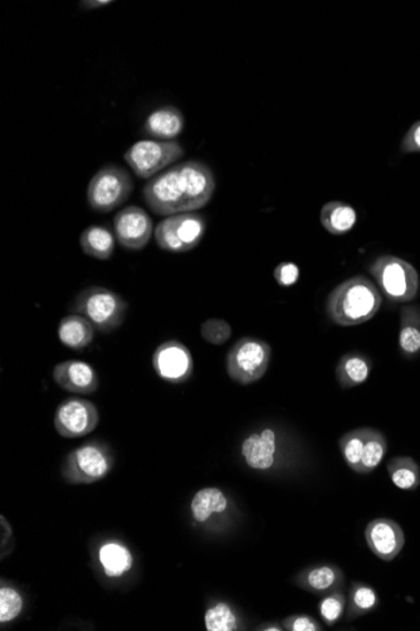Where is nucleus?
<instances>
[{
	"label": "nucleus",
	"mask_w": 420,
	"mask_h": 631,
	"mask_svg": "<svg viewBox=\"0 0 420 631\" xmlns=\"http://www.w3.org/2000/svg\"><path fill=\"white\" fill-rule=\"evenodd\" d=\"M256 630H259V631H283V630H285V627H282V624H279V623H264V624L259 625V627H256Z\"/></svg>",
	"instance_id": "4c0bfd02"
},
{
	"label": "nucleus",
	"mask_w": 420,
	"mask_h": 631,
	"mask_svg": "<svg viewBox=\"0 0 420 631\" xmlns=\"http://www.w3.org/2000/svg\"><path fill=\"white\" fill-rule=\"evenodd\" d=\"M401 148L405 154L420 153V120L416 121L405 133Z\"/></svg>",
	"instance_id": "f704fd0d"
},
{
	"label": "nucleus",
	"mask_w": 420,
	"mask_h": 631,
	"mask_svg": "<svg viewBox=\"0 0 420 631\" xmlns=\"http://www.w3.org/2000/svg\"><path fill=\"white\" fill-rule=\"evenodd\" d=\"M379 605V595L372 586L364 582H354L348 590L347 619L354 620L360 616L370 614Z\"/></svg>",
	"instance_id": "393cba45"
},
{
	"label": "nucleus",
	"mask_w": 420,
	"mask_h": 631,
	"mask_svg": "<svg viewBox=\"0 0 420 631\" xmlns=\"http://www.w3.org/2000/svg\"><path fill=\"white\" fill-rule=\"evenodd\" d=\"M271 345L262 339L246 336L226 354V373L240 385H251L266 374L271 363Z\"/></svg>",
	"instance_id": "423d86ee"
},
{
	"label": "nucleus",
	"mask_w": 420,
	"mask_h": 631,
	"mask_svg": "<svg viewBox=\"0 0 420 631\" xmlns=\"http://www.w3.org/2000/svg\"><path fill=\"white\" fill-rule=\"evenodd\" d=\"M98 561L107 577H121L129 573L134 565L131 550L120 542H107L98 550Z\"/></svg>",
	"instance_id": "5701e85b"
},
{
	"label": "nucleus",
	"mask_w": 420,
	"mask_h": 631,
	"mask_svg": "<svg viewBox=\"0 0 420 631\" xmlns=\"http://www.w3.org/2000/svg\"><path fill=\"white\" fill-rule=\"evenodd\" d=\"M242 457L247 466L253 470L266 472L275 466L277 436L272 428H264L261 433L247 436L242 442Z\"/></svg>",
	"instance_id": "dca6fc26"
},
{
	"label": "nucleus",
	"mask_w": 420,
	"mask_h": 631,
	"mask_svg": "<svg viewBox=\"0 0 420 631\" xmlns=\"http://www.w3.org/2000/svg\"><path fill=\"white\" fill-rule=\"evenodd\" d=\"M113 230L124 249L139 251L148 245L153 236V219L139 205H127L116 214Z\"/></svg>",
	"instance_id": "9b49d317"
},
{
	"label": "nucleus",
	"mask_w": 420,
	"mask_h": 631,
	"mask_svg": "<svg viewBox=\"0 0 420 631\" xmlns=\"http://www.w3.org/2000/svg\"><path fill=\"white\" fill-rule=\"evenodd\" d=\"M383 296L365 276H354L338 285L326 300V314L336 326L357 327L380 312Z\"/></svg>",
	"instance_id": "f03ea898"
},
{
	"label": "nucleus",
	"mask_w": 420,
	"mask_h": 631,
	"mask_svg": "<svg viewBox=\"0 0 420 631\" xmlns=\"http://www.w3.org/2000/svg\"><path fill=\"white\" fill-rule=\"evenodd\" d=\"M320 222L333 236H344L355 227L357 213L353 205L345 202H327L321 208Z\"/></svg>",
	"instance_id": "6ab92c4d"
},
{
	"label": "nucleus",
	"mask_w": 420,
	"mask_h": 631,
	"mask_svg": "<svg viewBox=\"0 0 420 631\" xmlns=\"http://www.w3.org/2000/svg\"><path fill=\"white\" fill-rule=\"evenodd\" d=\"M113 466V455L106 443L92 442L70 452L62 464V475L71 484L103 481Z\"/></svg>",
	"instance_id": "39448f33"
},
{
	"label": "nucleus",
	"mask_w": 420,
	"mask_h": 631,
	"mask_svg": "<svg viewBox=\"0 0 420 631\" xmlns=\"http://www.w3.org/2000/svg\"><path fill=\"white\" fill-rule=\"evenodd\" d=\"M294 582L302 590L325 596L332 592L341 590L345 585V576L338 566L314 565L297 573Z\"/></svg>",
	"instance_id": "2eb2a0df"
},
{
	"label": "nucleus",
	"mask_w": 420,
	"mask_h": 631,
	"mask_svg": "<svg viewBox=\"0 0 420 631\" xmlns=\"http://www.w3.org/2000/svg\"><path fill=\"white\" fill-rule=\"evenodd\" d=\"M365 541L381 561L392 562L401 555L405 544L403 528L390 518H377L365 528Z\"/></svg>",
	"instance_id": "ddd939ff"
},
{
	"label": "nucleus",
	"mask_w": 420,
	"mask_h": 631,
	"mask_svg": "<svg viewBox=\"0 0 420 631\" xmlns=\"http://www.w3.org/2000/svg\"><path fill=\"white\" fill-rule=\"evenodd\" d=\"M287 631H323V625L309 615H291L282 620Z\"/></svg>",
	"instance_id": "473e14b6"
},
{
	"label": "nucleus",
	"mask_w": 420,
	"mask_h": 631,
	"mask_svg": "<svg viewBox=\"0 0 420 631\" xmlns=\"http://www.w3.org/2000/svg\"><path fill=\"white\" fill-rule=\"evenodd\" d=\"M388 474L393 484L401 490L413 492L420 485V466L410 457H395L389 461Z\"/></svg>",
	"instance_id": "a878e982"
},
{
	"label": "nucleus",
	"mask_w": 420,
	"mask_h": 631,
	"mask_svg": "<svg viewBox=\"0 0 420 631\" xmlns=\"http://www.w3.org/2000/svg\"><path fill=\"white\" fill-rule=\"evenodd\" d=\"M300 273L299 266L294 263H281L277 265L273 271L277 284L282 288H290L296 284L299 281Z\"/></svg>",
	"instance_id": "72a5a7b5"
},
{
	"label": "nucleus",
	"mask_w": 420,
	"mask_h": 631,
	"mask_svg": "<svg viewBox=\"0 0 420 631\" xmlns=\"http://www.w3.org/2000/svg\"><path fill=\"white\" fill-rule=\"evenodd\" d=\"M388 452V442L386 435L377 428L366 427L364 450H363L362 464L359 474H370Z\"/></svg>",
	"instance_id": "bb28decb"
},
{
	"label": "nucleus",
	"mask_w": 420,
	"mask_h": 631,
	"mask_svg": "<svg viewBox=\"0 0 420 631\" xmlns=\"http://www.w3.org/2000/svg\"><path fill=\"white\" fill-rule=\"evenodd\" d=\"M204 621L208 631H234L240 627L237 612L233 607L223 601L208 607Z\"/></svg>",
	"instance_id": "c85d7f7f"
},
{
	"label": "nucleus",
	"mask_w": 420,
	"mask_h": 631,
	"mask_svg": "<svg viewBox=\"0 0 420 631\" xmlns=\"http://www.w3.org/2000/svg\"><path fill=\"white\" fill-rule=\"evenodd\" d=\"M399 350L405 358H416L420 354V306L407 304L401 309Z\"/></svg>",
	"instance_id": "a211bd4d"
},
{
	"label": "nucleus",
	"mask_w": 420,
	"mask_h": 631,
	"mask_svg": "<svg viewBox=\"0 0 420 631\" xmlns=\"http://www.w3.org/2000/svg\"><path fill=\"white\" fill-rule=\"evenodd\" d=\"M381 296L396 304L412 303L419 294L418 271L394 255H383L369 267Z\"/></svg>",
	"instance_id": "7ed1b4c3"
},
{
	"label": "nucleus",
	"mask_w": 420,
	"mask_h": 631,
	"mask_svg": "<svg viewBox=\"0 0 420 631\" xmlns=\"http://www.w3.org/2000/svg\"><path fill=\"white\" fill-rule=\"evenodd\" d=\"M82 251L97 260H110L115 251V236L103 226H89L80 237Z\"/></svg>",
	"instance_id": "b1692460"
},
{
	"label": "nucleus",
	"mask_w": 420,
	"mask_h": 631,
	"mask_svg": "<svg viewBox=\"0 0 420 631\" xmlns=\"http://www.w3.org/2000/svg\"><path fill=\"white\" fill-rule=\"evenodd\" d=\"M183 112L178 107L166 105L155 110L148 116L144 124L146 134L163 142L175 139L184 129Z\"/></svg>",
	"instance_id": "f3484780"
},
{
	"label": "nucleus",
	"mask_w": 420,
	"mask_h": 631,
	"mask_svg": "<svg viewBox=\"0 0 420 631\" xmlns=\"http://www.w3.org/2000/svg\"><path fill=\"white\" fill-rule=\"evenodd\" d=\"M53 380L65 391L73 394H94L98 389V376L95 368L82 361H65L53 369Z\"/></svg>",
	"instance_id": "4468645a"
},
{
	"label": "nucleus",
	"mask_w": 420,
	"mask_h": 631,
	"mask_svg": "<svg viewBox=\"0 0 420 631\" xmlns=\"http://www.w3.org/2000/svg\"><path fill=\"white\" fill-rule=\"evenodd\" d=\"M23 610V598L19 592L11 586L2 583L0 588V623L5 624L14 620Z\"/></svg>",
	"instance_id": "7c9ffc66"
},
{
	"label": "nucleus",
	"mask_w": 420,
	"mask_h": 631,
	"mask_svg": "<svg viewBox=\"0 0 420 631\" xmlns=\"http://www.w3.org/2000/svg\"><path fill=\"white\" fill-rule=\"evenodd\" d=\"M202 338L208 343L222 345L232 336V327L225 320L211 318L202 324Z\"/></svg>",
	"instance_id": "2f4dec72"
},
{
	"label": "nucleus",
	"mask_w": 420,
	"mask_h": 631,
	"mask_svg": "<svg viewBox=\"0 0 420 631\" xmlns=\"http://www.w3.org/2000/svg\"><path fill=\"white\" fill-rule=\"evenodd\" d=\"M347 598L342 592H332L323 596V600L318 604V612L325 624L333 627L341 620L347 612Z\"/></svg>",
	"instance_id": "c756f323"
},
{
	"label": "nucleus",
	"mask_w": 420,
	"mask_h": 631,
	"mask_svg": "<svg viewBox=\"0 0 420 631\" xmlns=\"http://www.w3.org/2000/svg\"><path fill=\"white\" fill-rule=\"evenodd\" d=\"M365 431L366 427L355 428L350 433L342 435L339 442L340 452L345 463L357 474L362 464L363 450H364Z\"/></svg>",
	"instance_id": "cd10ccee"
},
{
	"label": "nucleus",
	"mask_w": 420,
	"mask_h": 631,
	"mask_svg": "<svg viewBox=\"0 0 420 631\" xmlns=\"http://www.w3.org/2000/svg\"><path fill=\"white\" fill-rule=\"evenodd\" d=\"M127 303L106 288L85 289L71 305L73 314L85 317L95 329L111 333L120 328L127 312Z\"/></svg>",
	"instance_id": "20e7f679"
},
{
	"label": "nucleus",
	"mask_w": 420,
	"mask_h": 631,
	"mask_svg": "<svg viewBox=\"0 0 420 631\" xmlns=\"http://www.w3.org/2000/svg\"><path fill=\"white\" fill-rule=\"evenodd\" d=\"M229 507L228 496L219 488H202L195 493L190 504L195 522L207 523L213 514L225 513Z\"/></svg>",
	"instance_id": "4be33fe9"
},
{
	"label": "nucleus",
	"mask_w": 420,
	"mask_h": 631,
	"mask_svg": "<svg viewBox=\"0 0 420 631\" xmlns=\"http://www.w3.org/2000/svg\"><path fill=\"white\" fill-rule=\"evenodd\" d=\"M100 415L92 402L83 398H68L57 407L55 427L65 439H77L91 434L98 427Z\"/></svg>",
	"instance_id": "9d476101"
},
{
	"label": "nucleus",
	"mask_w": 420,
	"mask_h": 631,
	"mask_svg": "<svg viewBox=\"0 0 420 631\" xmlns=\"http://www.w3.org/2000/svg\"><path fill=\"white\" fill-rule=\"evenodd\" d=\"M80 4H81V7L85 9H97L112 4V2H110V0H88V2L80 3Z\"/></svg>",
	"instance_id": "e433bc0d"
},
{
	"label": "nucleus",
	"mask_w": 420,
	"mask_h": 631,
	"mask_svg": "<svg viewBox=\"0 0 420 631\" xmlns=\"http://www.w3.org/2000/svg\"><path fill=\"white\" fill-rule=\"evenodd\" d=\"M184 156V149L174 140H141L125 153V162L142 180H151L170 168Z\"/></svg>",
	"instance_id": "6e6552de"
},
{
	"label": "nucleus",
	"mask_w": 420,
	"mask_h": 631,
	"mask_svg": "<svg viewBox=\"0 0 420 631\" xmlns=\"http://www.w3.org/2000/svg\"><path fill=\"white\" fill-rule=\"evenodd\" d=\"M371 359L363 353H347L336 366V378L342 389H354L365 383L370 377Z\"/></svg>",
	"instance_id": "aec40b11"
},
{
	"label": "nucleus",
	"mask_w": 420,
	"mask_h": 631,
	"mask_svg": "<svg viewBox=\"0 0 420 631\" xmlns=\"http://www.w3.org/2000/svg\"><path fill=\"white\" fill-rule=\"evenodd\" d=\"M0 525H2V533H0V537H2V541H0L2 553H0V558L3 559V556H4L5 549H7L9 541L13 538V532H11V526H9V523L7 522V519H5L4 516L0 517Z\"/></svg>",
	"instance_id": "c9c22d12"
},
{
	"label": "nucleus",
	"mask_w": 420,
	"mask_h": 631,
	"mask_svg": "<svg viewBox=\"0 0 420 631\" xmlns=\"http://www.w3.org/2000/svg\"><path fill=\"white\" fill-rule=\"evenodd\" d=\"M216 187L210 166L199 160H187L151 178L142 189V197L153 213L169 217L205 207Z\"/></svg>",
	"instance_id": "f257e3e1"
},
{
	"label": "nucleus",
	"mask_w": 420,
	"mask_h": 631,
	"mask_svg": "<svg viewBox=\"0 0 420 631\" xmlns=\"http://www.w3.org/2000/svg\"><path fill=\"white\" fill-rule=\"evenodd\" d=\"M207 222L195 212L172 214L155 227V241L165 251L187 252L202 242Z\"/></svg>",
	"instance_id": "1a4fd4ad"
},
{
	"label": "nucleus",
	"mask_w": 420,
	"mask_h": 631,
	"mask_svg": "<svg viewBox=\"0 0 420 631\" xmlns=\"http://www.w3.org/2000/svg\"><path fill=\"white\" fill-rule=\"evenodd\" d=\"M95 328L85 317L70 314L58 326V338L61 343L71 350H80L88 347L94 341Z\"/></svg>",
	"instance_id": "412c9836"
},
{
	"label": "nucleus",
	"mask_w": 420,
	"mask_h": 631,
	"mask_svg": "<svg viewBox=\"0 0 420 631\" xmlns=\"http://www.w3.org/2000/svg\"><path fill=\"white\" fill-rule=\"evenodd\" d=\"M133 190V178L126 169L115 165H105L89 181V207L97 212H111L130 198Z\"/></svg>",
	"instance_id": "0eeeda50"
},
{
	"label": "nucleus",
	"mask_w": 420,
	"mask_h": 631,
	"mask_svg": "<svg viewBox=\"0 0 420 631\" xmlns=\"http://www.w3.org/2000/svg\"><path fill=\"white\" fill-rule=\"evenodd\" d=\"M153 366L157 376L174 385L187 382L195 371L192 353L178 341L160 344L155 350Z\"/></svg>",
	"instance_id": "f8f14e48"
}]
</instances>
